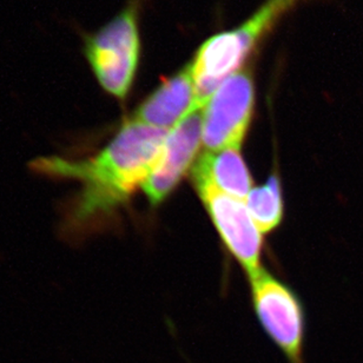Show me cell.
<instances>
[{"mask_svg": "<svg viewBox=\"0 0 363 363\" xmlns=\"http://www.w3.org/2000/svg\"><path fill=\"white\" fill-rule=\"evenodd\" d=\"M168 131L129 117L94 156L78 161L48 156L35 160L32 168L43 175L81 183L69 213L70 227L81 229L113 213L142 188L161 158Z\"/></svg>", "mask_w": 363, "mask_h": 363, "instance_id": "cell-1", "label": "cell"}, {"mask_svg": "<svg viewBox=\"0 0 363 363\" xmlns=\"http://www.w3.org/2000/svg\"><path fill=\"white\" fill-rule=\"evenodd\" d=\"M142 0H129L125 6L97 31H79L82 55L94 79L108 96L126 101L140 67L142 43L140 12Z\"/></svg>", "mask_w": 363, "mask_h": 363, "instance_id": "cell-2", "label": "cell"}, {"mask_svg": "<svg viewBox=\"0 0 363 363\" xmlns=\"http://www.w3.org/2000/svg\"><path fill=\"white\" fill-rule=\"evenodd\" d=\"M298 1L267 0L238 28L211 35L199 46L189 63L199 104H206L225 78L245 67L252 51Z\"/></svg>", "mask_w": 363, "mask_h": 363, "instance_id": "cell-3", "label": "cell"}, {"mask_svg": "<svg viewBox=\"0 0 363 363\" xmlns=\"http://www.w3.org/2000/svg\"><path fill=\"white\" fill-rule=\"evenodd\" d=\"M255 106V84L242 67L225 78L203 108V145L206 151L241 147Z\"/></svg>", "mask_w": 363, "mask_h": 363, "instance_id": "cell-4", "label": "cell"}, {"mask_svg": "<svg viewBox=\"0 0 363 363\" xmlns=\"http://www.w3.org/2000/svg\"><path fill=\"white\" fill-rule=\"evenodd\" d=\"M250 281L256 314L272 342L288 363H306L303 309L296 295L263 268Z\"/></svg>", "mask_w": 363, "mask_h": 363, "instance_id": "cell-5", "label": "cell"}, {"mask_svg": "<svg viewBox=\"0 0 363 363\" xmlns=\"http://www.w3.org/2000/svg\"><path fill=\"white\" fill-rule=\"evenodd\" d=\"M192 182L227 248L252 277L261 268L262 233L252 220L245 201L224 194L206 179Z\"/></svg>", "mask_w": 363, "mask_h": 363, "instance_id": "cell-6", "label": "cell"}, {"mask_svg": "<svg viewBox=\"0 0 363 363\" xmlns=\"http://www.w3.org/2000/svg\"><path fill=\"white\" fill-rule=\"evenodd\" d=\"M203 108H196L169 130L161 158L142 185L151 204H160L172 194L195 160L203 143Z\"/></svg>", "mask_w": 363, "mask_h": 363, "instance_id": "cell-7", "label": "cell"}, {"mask_svg": "<svg viewBox=\"0 0 363 363\" xmlns=\"http://www.w3.org/2000/svg\"><path fill=\"white\" fill-rule=\"evenodd\" d=\"M195 81L188 64L165 79L147 96L130 118L157 129L170 130L196 108H199Z\"/></svg>", "mask_w": 363, "mask_h": 363, "instance_id": "cell-8", "label": "cell"}, {"mask_svg": "<svg viewBox=\"0 0 363 363\" xmlns=\"http://www.w3.org/2000/svg\"><path fill=\"white\" fill-rule=\"evenodd\" d=\"M192 179H206L224 194L245 201L252 191V179L240 147L206 151L192 169Z\"/></svg>", "mask_w": 363, "mask_h": 363, "instance_id": "cell-9", "label": "cell"}, {"mask_svg": "<svg viewBox=\"0 0 363 363\" xmlns=\"http://www.w3.org/2000/svg\"><path fill=\"white\" fill-rule=\"evenodd\" d=\"M245 206L261 233H270L279 227L283 216L282 194L276 176L266 184L252 189L245 199Z\"/></svg>", "mask_w": 363, "mask_h": 363, "instance_id": "cell-10", "label": "cell"}]
</instances>
